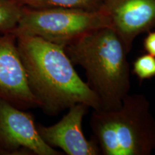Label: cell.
I'll return each mask as SVG.
<instances>
[{
	"mask_svg": "<svg viewBox=\"0 0 155 155\" xmlns=\"http://www.w3.org/2000/svg\"><path fill=\"white\" fill-rule=\"evenodd\" d=\"M30 90L45 114L57 115L76 104L101 109L95 93L75 71L63 47L36 36L17 35Z\"/></svg>",
	"mask_w": 155,
	"mask_h": 155,
	"instance_id": "obj_1",
	"label": "cell"
},
{
	"mask_svg": "<svg viewBox=\"0 0 155 155\" xmlns=\"http://www.w3.org/2000/svg\"><path fill=\"white\" fill-rule=\"evenodd\" d=\"M63 48L73 65L84 69L101 109L119 108L129 94L130 70L128 54L115 31L111 27L96 29Z\"/></svg>",
	"mask_w": 155,
	"mask_h": 155,
	"instance_id": "obj_2",
	"label": "cell"
},
{
	"mask_svg": "<svg viewBox=\"0 0 155 155\" xmlns=\"http://www.w3.org/2000/svg\"><path fill=\"white\" fill-rule=\"evenodd\" d=\"M90 126L104 155H150L155 151V118L144 94H128L113 110H94Z\"/></svg>",
	"mask_w": 155,
	"mask_h": 155,
	"instance_id": "obj_3",
	"label": "cell"
},
{
	"mask_svg": "<svg viewBox=\"0 0 155 155\" xmlns=\"http://www.w3.org/2000/svg\"><path fill=\"white\" fill-rule=\"evenodd\" d=\"M104 27H111V22L103 11L60 7L38 9L23 6L13 34L39 37L64 48L83 35Z\"/></svg>",
	"mask_w": 155,
	"mask_h": 155,
	"instance_id": "obj_4",
	"label": "cell"
},
{
	"mask_svg": "<svg viewBox=\"0 0 155 155\" xmlns=\"http://www.w3.org/2000/svg\"><path fill=\"white\" fill-rule=\"evenodd\" d=\"M0 147L7 155H61L45 141L38 132L34 116L30 113L0 98Z\"/></svg>",
	"mask_w": 155,
	"mask_h": 155,
	"instance_id": "obj_5",
	"label": "cell"
},
{
	"mask_svg": "<svg viewBox=\"0 0 155 155\" xmlns=\"http://www.w3.org/2000/svg\"><path fill=\"white\" fill-rule=\"evenodd\" d=\"M101 11L127 54L137 36L155 29V0H105Z\"/></svg>",
	"mask_w": 155,
	"mask_h": 155,
	"instance_id": "obj_6",
	"label": "cell"
},
{
	"mask_svg": "<svg viewBox=\"0 0 155 155\" xmlns=\"http://www.w3.org/2000/svg\"><path fill=\"white\" fill-rule=\"evenodd\" d=\"M0 98L22 110L39 107L28 86L13 33L0 35Z\"/></svg>",
	"mask_w": 155,
	"mask_h": 155,
	"instance_id": "obj_7",
	"label": "cell"
},
{
	"mask_svg": "<svg viewBox=\"0 0 155 155\" xmlns=\"http://www.w3.org/2000/svg\"><path fill=\"white\" fill-rule=\"evenodd\" d=\"M89 107L76 104L58 123L45 127L37 124L42 139L53 148L58 147L68 155H98L99 147L94 140H88L83 131V119Z\"/></svg>",
	"mask_w": 155,
	"mask_h": 155,
	"instance_id": "obj_8",
	"label": "cell"
},
{
	"mask_svg": "<svg viewBox=\"0 0 155 155\" xmlns=\"http://www.w3.org/2000/svg\"><path fill=\"white\" fill-rule=\"evenodd\" d=\"M30 8H68L88 12L101 11L105 0H15Z\"/></svg>",
	"mask_w": 155,
	"mask_h": 155,
	"instance_id": "obj_9",
	"label": "cell"
},
{
	"mask_svg": "<svg viewBox=\"0 0 155 155\" xmlns=\"http://www.w3.org/2000/svg\"><path fill=\"white\" fill-rule=\"evenodd\" d=\"M22 9L23 6L15 0H0V35L13 33Z\"/></svg>",
	"mask_w": 155,
	"mask_h": 155,
	"instance_id": "obj_10",
	"label": "cell"
},
{
	"mask_svg": "<svg viewBox=\"0 0 155 155\" xmlns=\"http://www.w3.org/2000/svg\"><path fill=\"white\" fill-rule=\"evenodd\" d=\"M133 71L140 80L155 77V57L148 53L139 56L134 63Z\"/></svg>",
	"mask_w": 155,
	"mask_h": 155,
	"instance_id": "obj_11",
	"label": "cell"
},
{
	"mask_svg": "<svg viewBox=\"0 0 155 155\" xmlns=\"http://www.w3.org/2000/svg\"><path fill=\"white\" fill-rule=\"evenodd\" d=\"M144 38L143 45L147 53L155 57V31H150Z\"/></svg>",
	"mask_w": 155,
	"mask_h": 155,
	"instance_id": "obj_12",
	"label": "cell"
},
{
	"mask_svg": "<svg viewBox=\"0 0 155 155\" xmlns=\"http://www.w3.org/2000/svg\"><path fill=\"white\" fill-rule=\"evenodd\" d=\"M0 155H7V153H6L1 147H0Z\"/></svg>",
	"mask_w": 155,
	"mask_h": 155,
	"instance_id": "obj_13",
	"label": "cell"
}]
</instances>
